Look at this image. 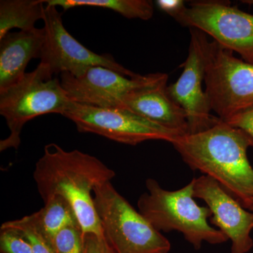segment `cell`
Listing matches in <instances>:
<instances>
[{
	"instance_id": "obj_1",
	"label": "cell",
	"mask_w": 253,
	"mask_h": 253,
	"mask_svg": "<svg viewBox=\"0 0 253 253\" xmlns=\"http://www.w3.org/2000/svg\"><path fill=\"white\" fill-rule=\"evenodd\" d=\"M116 172L91 155L68 151L56 144L46 145L33 173L44 203L62 196L72 206L84 234L104 236L93 199L96 186L109 182Z\"/></svg>"
},
{
	"instance_id": "obj_2",
	"label": "cell",
	"mask_w": 253,
	"mask_h": 253,
	"mask_svg": "<svg viewBox=\"0 0 253 253\" xmlns=\"http://www.w3.org/2000/svg\"><path fill=\"white\" fill-rule=\"evenodd\" d=\"M172 144L191 169L217 181L241 205L253 198V168L247 156L253 139L246 131L220 119L206 130L178 136Z\"/></svg>"
},
{
	"instance_id": "obj_3",
	"label": "cell",
	"mask_w": 253,
	"mask_h": 253,
	"mask_svg": "<svg viewBox=\"0 0 253 253\" xmlns=\"http://www.w3.org/2000/svg\"><path fill=\"white\" fill-rule=\"evenodd\" d=\"M194 185L192 179L180 189L168 191L149 178L146 181L147 192L138 200L139 212L160 232L179 231L195 249H201L204 242L225 243L228 238L208 223L212 216L211 209L194 201Z\"/></svg>"
},
{
	"instance_id": "obj_4",
	"label": "cell",
	"mask_w": 253,
	"mask_h": 253,
	"mask_svg": "<svg viewBox=\"0 0 253 253\" xmlns=\"http://www.w3.org/2000/svg\"><path fill=\"white\" fill-rule=\"evenodd\" d=\"M45 65L38 67L16 84L0 91V114L6 120L10 134L0 141V151L18 149L23 126L35 118L49 113L63 116L71 105L61 81Z\"/></svg>"
},
{
	"instance_id": "obj_5",
	"label": "cell",
	"mask_w": 253,
	"mask_h": 253,
	"mask_svg": "<svg viewBox=\"0 0 253 253\" xmlns=\"http://www.w3.org/2000/svg\"><path fill=\"white\" fill-rule=\"evenodd\" d=\"M94 204L103 234L116 253H168L171 244L113 187L96 186Z\"/></svg>"
},
{
	"instance_id": "obj_6",
	"label": "cell",
	"mask_w": 253,
	"mask_h": 253,
	"mask_svg": "<svg viewBox=\"0 0 253 253\" xmlns=\"http://www.w3.org/2000/svg\"><path fill=\"white\" fill-rule=\"evenodd\" d=\"M212 111L223 121L253 107V64L213 41L205 76Z\"/></svg>"
},
{
	"instance_id": "obj_7",
	"label": "cell",
	"mask_w": 253,
	"mask_h": 253,
	"mask_svg": "<svg viewBox=\"0 0 253 253\" xmlns=\"http://www.w3.org/2000/svg\"><path fill=\"white\" fill-rule=\"evenodd\" d=\"M63 116L72 121L80 132L92 133L132 146L150 140L172 144L184 135L122 108L97 107L72 101Z\"/></svg>"
},
{
	"instance_id": "obj_8",
	"label": "cell",
	"mask_w": 253,
	"mask_h": 253,
	"mask_svg": "<svg viewBox=\"0 0 253 253\" xmlns=\"http://www.w3.org/2000/svg\"><path fill=\"white\" fill-rule=\"evenodd\" d=\"M176 21L212 37L219 45L253 64V14L231 6L229 1H196Z\"/></svg>"
},
{
	"instance_id": "obj_9",
	"label": "cell",
	"mask_w": 253,
	"mask_h": 253,
	"mask_svg": "<svg viewBox=\"0 0 253 253\" xmlns=\"http://www.w3.org/2000/svg\"><path fill=\"white\" fill-rule=\"evenodd\" d=\"M191 41L183 71L175 83L168 86L171 99L185 111L188 134H196L209 129L220 121L211 114V104L203 84L211 42L203 32L190 28Z\"/></svg>"
},
{
	"instance_id": "obj_10",
	"label": "cell",
	"mask_w": 253,
	"mask_h": 253,
	"mask_svg": "<svg viewBox=\"0 0 253 253\" xmlns=\"http://www.w3.org/2000/svg\"><path fill=\"white\" fill-rule=\"evenodd\" d=\"M43 21L45 41L41 63L53 74L68 73L80 78L91 68L103 66L129 77L137 75L123 67L111 55L93 52L75 39L63 26L61 13L56 6L46 5Z\"/></svg>"
},
{
	"instance_id": "obj_11",
	"label": "cell",
	"mask_w": 253,
	"mask_h": 253,
	"mask_svg": "<svg viewBox=\"0 0 253 253\" xmlns=\"http://www.w3.org/2000/svg\"><path fill=\"white\" fill-rule=\"evenodd\" d=\"M166 73L137 74L129 77L103 66H94L84 76L76 78L61 74V83L73 102L101 108H118L121 100L131 91L168 83Z\"/></svg>"
},
{
	"instance_id": "obj_12",
	"label": "cell",
	"mask_w": 253,
	"mask_h": 253,
	"mask_svg": "<svg viewBox=\"0 0 253 253\" xmlns=\"http://www.w3.org/2000/svg\"><path fill=\"white\" fill-rule=\"evenodd\" d=\"M193 179L194 197L204 200L211 209L210 221L231 240V253H249L253 247V212L246 211L212 178L202 175Z\"/></svg>"
},
{
	"instance_id": "obj_13",
	"label": "cell",
	"mask_w": 253,
	"mask_h": 253,
	"mask_svg": "<svg viewBox=\"0 0 253 253\" xmlns=\"http://www.w3.org/2000/svg\"><path fill=\"white\" fill-rule=\"evenodd\" d=\"M167 83L131 91L123 98L118 108L128 110L168 129L188 134L185 111L168 94Z\"/></svg>"
},
{
	"instance_id": "obj_14",
	"label": "cell",
	"mask_w": 253,
	"mask_h": 253,
	"mask_svg": "<svg viewBox=\"0 0 253 253\" xmlns=\"http://www.w3.org/2000/svg\"><path fill=\"white\" fill-rule=\"evenodd\" d=\"M44 41L43 28L10 32L0 40V91L24 77L32 59H41Z\"/></svg>"
},
{
	"instance_id": "obj_15",
	"label": "cell",
	"mask_w": 253,
	"mask_h": 253,
	"mask_svg": "<svg viewBox=\"0 0 253 253\" xmlns=\"http://www.w3.org/2000/svg\"><path fill=\"white\" fill-rule=\"evenodd\" d=\"M43 0H1L0 40L13 28L31 31L36 23L44 19L46 6Z\"/></svg>"
},
{
	"instance_id": "obj_16",
	"label": "cell",
	"mask_w": 253,
	"mask_h": 253,
	"mask_svg": "<svg viewBox=\"0 0 253 253\" xmlns=\"http://www.w3.org/2000/svg\"><path fill=\"white\" fill-rule=\"evenodd\" d=\"M26 217L49 244L54 236L63 228L80 224L71 205L60 196L51 198L44 203V208Z\"/></svg>"
},
{
	"instance_id": "obj_17",
	"label": "cell",
	"mask_w": 253,
	"mask_h": 253,
	"mask_svg": "<svg viewBox=\"0 0 253 253\" xmlns=\"http://www.w3.org/2000/svg\"><path fill=\"white\" fill-rule=\"evenodd\" d=\"M44 4L63 10L78 6H93L112 10L126 18L148 21L154 15L152 1L149 0H43Z\"/></svg>"
},
{
	"instance_id": "obj_18",
	"label": "cell",
	"mask_w": 253,
	"mask_h": 253,
	"mask_svg": "<svg viewBox=\"0 0 253 253\" xmlns=\"http://www.w3.org/2000/svg\"><path fill=\"white\" fill-rule=\"evenodd\" d=\"M54 253H84V234L81 224L66 226L51 241Z\"/></svg>"
},
{
	"instance_id": "obj_19",
	"label": "cell",
	"mask_w": 253,
	"mask_h": 253,
	"mask_svg": "<svg viewBox=\"0 0 253 253\" xmlns=\"http://www.w3.org/2000/svg\"><path fill=\"white\" fill-rule=\"evenodd\" d=\"M1 227L18 231L30 243L35 253H54L49 241L28 220L26 216L16 220L6 221L1 224Z\"/></svg>"
},
{
	"instance_id": "obj_20",
	"label": "cell",
	"mask_w": 253,
	"mask_h": 253,
	"mask_svg": "<svg viewBox=\"0 0 253 253\" xmlns=\"http://www.w3.org/2000/svg\"><path fill=\"white\" fill-rule=\"evenodd\" d=\"M0 253H35L26 238L18 231L0 228Z\"/></svg>"
},
{
	"instance_id": "obj_21",
	"label": "cell",
	"mask_w": 253,
	"mask_h": 253,
	"mask_svg": "<svg viewBox=\"0 0 253 253\" xmlns=\"http://www.w3.org/2000/svg\"><path fill=\"white\" fill-rule=\"evenodd\" d=\"M84 253H116L104 236L84 234Z\"/></svg>"
},
{
	"instance_id": "obj_22",
	"label": "cell",
	"mask_w": 253,
	"mask_h": 253,
	"mask_svg": "<svg viewBox=\"0 0 253 253\" xmlns=\"http://www.w3.org/2000/svg\"><path fill=\"white\" fill-rule=\"evenodd\" d=\"M225 122L246 131L253 139V107L233 116Z\"/></svg>"
},
{
	"instance_id": "obj_23",
	"label": "cell",
	"mask_w": 253,
	"mask_h": 253,
	"mask_svg": "<svg viewBox=\"0 0 253 253\" xmlns=\"http://www.w3.org/2000/svg\"><path fill=\"white\" fill-rule=\"evenodd\" d=\"M156 4L160 9L177 21L186 6L183 0H158Z\"/></svg>"
},
{
	"instance_id": "obj_24",
	"label": "cell",
	"mask_w": 253,
	"mask_h": 253,
	"mask_svg": "<svg viewBox=\"0 0 253 253\" xmlns=\"http://www.w3.org/2000/svg\"><path fill=\"white\" fill-rule=\"evenodd\" d=\"M242 206L244 208H246V209L249 210L250 211L253 212V198L243 204Z\"/></svg>"
},
{
	"instance_id": "obj_25",
	"label": "cell",
	"mask_w": 253,
	"mask_h": 253,
	"mask_svg": "<svg viewBox=\"0 0 253 253\" xmlns=\"http://www.w3.org/2000/svg\"><path fill=\"white\" fill-rule=\"evenodd\" d=\"M242 2L245 4L253 5V0H244V1H242Z\"/></svg>"
}]
</instances>
